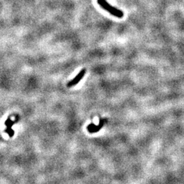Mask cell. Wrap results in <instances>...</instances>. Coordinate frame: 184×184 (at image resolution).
I'll return each instance as SVG.
<instances>
[{"mask_svg":"<svg viewBox=\"0 0 184 184\" xmlns=\"http://www.w3.org/2000/svg\"><path fill=\"white\" fill-rule=\"evenodd\" d=\"M97 2L103 9H104L105 10L108 12L115 17L117 18H122L124 17V13L120 10L117 9L116 8L113 7L111 4H109L108 1L106 0H97Z\"/></svg>","mask_w":184,"mask_h":184,"instance_id":"6da1fadb","label":"cell"},{"mask_svg":"<svg viewBox=\"0 0 184 184\" xmlns=\"http://www.w3.org/2000/svg\"><path fill=\"white\" fill-rule=\"evenodd\" d=\"M86 70L85 69H83L82 70H80V72L78 73L77 75H76L75 77H74L73 79H72L71 81H70L68 83V87H73L74 85H76L80 81V80H82V78L84 77L85 74Z\"/></svg>","mask_w":184,"mask_h":184,"instance_id":"7a4b0ae2","label":"cell"},{"mask_svg":"<svg viewBox=\"0 0 184 184\" xmlns=\"http://www.w3.org/2000/svg\"><path fill=\"white\" fill-rule=\"evenodd\" d=\"M104 121L101 119L98 125H95L94 124H91L87 126V130L90 133H96L101 130V128L104 126Z\"/></svg>","mask_w":184,"mask_h":184,"instance_id":"3957f363","label":"cell"}]
</instances>
